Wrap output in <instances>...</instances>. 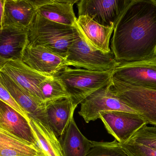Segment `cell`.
<instances>
[{
	"instance_id": "ac0fdd59",
	"label": "cell",
	"mask_w": 156,
	"mask_h": 156,
	"mask_svg": "<svg viewBox=\"0 0 156 156\" xmlns=\"http://www.w3.org/2000/svg\"><path fill=\"white\" fill-rule=\"evenodd\" d=\"M37 13L31 0H5L4 26H15L27 28L33 23Z\"/></svg>"
},
{
	"instance_id": "7a4b0ae2",
	"label": "cell",
	"mask_w": 156,
	"mask_h": 156,
	"mask_svg": "<svg viewBox=\"0 0 156 156\" xmlns=\"http://www.w3.org/2000/svg\"><path fill=\"white\" fill-rule=\"evenodd\" d=\"M79 35L75 27L52 22L37 13L27 28V45L43 47L66 59L69 48Z\"/></svg>"
},
{
	"instance_id": "7c38bea8",
	"label": "cell",
	"mask_w": 156,
	"mask_h": 156,
	"mask_svg": "<svg viewBox=\"0 0 156 156\" xmlns=\"http://www.w3.org/2000/svg\"><path fill=\"white\" fill-rule=\"evenodd\" d=\"M0 80L19 106L35 120L49 128L46 115V104L22 89L11 78L0 71Z\"/></svg>"
},
{
	"instance_id": "8fae6325",
	"label": "cell",
	"mask_w": 156,
	"mask_h": 156,
	"mask_svg": "<svg viewBox=\"0 0 156 156\" xmlns=\"http://www.w3.org/2000/svg\"><path fill=\"white\" fill-rule=\"evenodd\" d=\"M0 71L7 75L22 89L44 102L39 87L43 82L52 76H47L34 70L21 60H8Z\"/></svg>"
},
{
	"instance_id": "4fadbf2b",
	"label": "cell",
	"mask_w": 156,
	"mask_h": 156,
	"mask_svg": "<svg viewBox=\"0 0 156 156\" xmlns=\"http://www.w3.org/2000/svg\"><path fill=\"white\" fill-rule=\"evenodd\" d=\"M74 27L92 50L104 53L112 51L110 41L114 27L103 26L87 16H79Z\"/></svg>"
},
{
	"instance_id": "484cf974",
	"label": "cell",
	"mask_w": 156,
	"mask_h": 156,
	"mask_svg": "<svg viewBox=\"0 0 156 156\" xmlns=\"http://www.w3.org/2000/svg\"><path fill=\"white\" fill-rule=\"evenodd\" d=\"M0 100L11 106L23 116L29 120L28 114L15 101L0 80Z\"/></svg>"
},
{
	"instance_id": "5b68a950",
	"label": "cell",
	"mask_w": 156,
	"mask_h": 156,
	"mask_svg": "<svg viewBox=\"0 0 156 156\" xmlns=\"http://www.w3.org/2000/svg\"><path fill=\"white\" fill-rule=\"evenodd\" d=\"M66 60L69 66L94 71H114L120 64L112 51L92 50L80 35L69 48Z\"/></svg>"
},
{
	"instance_id": "ffe728a7",
	"label": "cell",
	"mask_w": 156,
	"mask_h": 156,
	"mask_svg": "<svg viewBox=\"0 0 156 156\" xmlns=\"http://www.w3.org/2000/svg\"><path fill=\"white\" fill-rule=\"evenodd\" d=\"M92 145L79 130L74 116L64 135L62 147L63 156H87Z\"/></svg>"
},
{
	"instance_id": "cb8c5ba5",
	"label": "cell",
	"mask_w": 156,
	"mask_h": 156,
	"mask_svg": "<svg viewBox=\"0 0 156 156\" xmlns=\"http://www.w3.org/2000/svg\"><path fill=\"white\" fill-rule=\"evenodd\" d=\"M128 141L156 149V126L145 125L133 135Z\"/></svg>"
},
{
	"instance_id": "603a6c76",
	"label": "cell",
	"mask_w": 156,
	"mask_h": 156,
	"mask_svg": "<svg viewBox=\"0 0 156 156\" xmlns=\"http://www.w3.org/2000/svg\"><path fill=\"white\" fill-rule=\"evenodd\" d=\"M92 143L87 156H128L116 140L111 142L92 141Z\"/></svg>"
},
{
	"instance_id": "9a60e30c",
	"label": "cell",
	"mask_w": 156,
	"mask_h": 156,
	"mask_svg": "<svg viewBox=\"0 0 156 156\" xmlns=\"http://www.w3.org/2000/svg\"><path fill=\"white\" fill-rule=\"evenodd\" d=\"M79 0H35L32 1L37 13L44 18L65 25L75 26L77 18L74 5Z\"/></svg>"
},
{
	"instance_id": "52a82bcc",
	"label": "cell",
	"mask_w": 156,
	"mask_h": 156,
	"mask_svg": "<svg viewBox=\"0 0 156 156\" xmlns=\"http://www.w3.org/2000/svg\"><path fill=\"white\" fill-rule=\"evenodd\" d=\"M130 0H80L79 16H87L99 24L114 27Z\"/></svg>"
},
{
	"instance_id": "7402d4cb",
	"label": "cell",
	"mask_w": 156,
	"mask_h": 156,
	"mask_svg": "<svg viewBox=\"0 0 156 156\" xmlns=\"http://www.w3.org/2000/svg\"><path fill=\"white\" fill-rule=\"evenodd\" d=\"M43 101L46 104L65 98H71L62 82L56 76L47 79L40 84Z\"/></svg>"
},
{
	"instance_id": "e0dca14e",
	"label": "cell",
	"mask_w": 156,
	"mask_h": 156,
	"mask_svg": "<svg viewBox=\"0 0 156 156\" xmlns=\"http://www.w3.org/2000/svg\"><path fill=\"white\" fill-rule=\"evenodd\" d=\"M27 45V28L4 26L0 29V57L8 60H21Z\"/></svg>"
},
{
	"instance_id": "8992f818",
	"label": "cell",
	"mask_w": 156,
	"mask_h": 156,
	"mask_svg": "<svg viewBox=\"0 0 156 156\" xmlns=\"http://www.w3.org/2000/svg\"><path fill=\"white\" fill-rule=\"evenodd\" d=\"M113 78L132 86L156 91V58L120 62Z\"/></svg>"
},
{
	"instance_id": "44dd1931",
	"label": "cell",
	"mask_w": 156,
	"mask_h": 156,
	"mask_svg": "<svg viewBox=\"0 0 156 156\" xmlns=\"http://www.w3.org/2000/svg\"><path fill=\"white\" fill-rule=\"evenodd\" d=\"M28 117L29 123L40 148L46 155L63 156L60 142L52 130L31 116Z\"/></svg>"
},
{
	"instance_id": "d6986e66",
	"label": "cell",
	"mask_w": 156,
	"mask_h": 156,
	"mask_svg": "<svg viewBox=\"0 0 156 156\" xmlns=\"http://www.w3.org/2000/svg\"><path fill=\"white\" fill-rule=\"evenodd\" d=\"M0 156H46L37 147L0 127Z\"/></svg>"
},
{
	"instance_id": "83f0119b",
	"label": "cell",
	"mask_w": 156,
	"mask_h": 156,
	"mask_svg": "<svg viewBox=\"0 0 156 156\" xmlns=\"http://www.w3.org/2000/svg\"><path fill=\"white\" fill-rule=\"evenodd\" d=\"M9 60L0 57V71L4 67Z\"/></svg>"
},
{
	"instance_id": "9c48e42d",
	"label": "cell",
	"mask_w": 156,
	"mask_h": 156,
	"mask_svg": "<svg viewBox=\"0 0 156 156\" xmlns=\"http://www.w3.org/2000/svg\"><path fill=\"white\" fill-rule=\"evenodd\" d=\"M108 133L115 140L123 143L128 141L137 130L147 125L145 120L138 114L123 111H108L100 114Z\"/></svg>"
},
{
	"instance_id": "5bb4252c",
	"label": "cell",
	"mask_w": 156,
	"mask_h": 156,
	"mask_svg": "<svg viewBox=\"0 0 156 156\" xmlns=\"http://www.w3.org/2000/svg\"><path fill=\"white\" fill-rule=\"evenodd\" d=\"M0 127L13 135L41 149L29 120L1 100Z\"/></svg>"
},
{
	"instance_id": "277c9868",
	"label": "cell",
	"mask_w": 156,
	"mask_h": 156,
	"mask_svg": "<svg viewBox=\"0 0 156 156\" xmlns=\"http://www.w3.org/2000/svg\"><path fill=\"white\" fill-rule=\"evenodd\" d=\"M111 93L142 116L147 124L156 126V91L132 86L112 78Z\"/></svg>"
},
{
	"instance_id": "d4e9b609",
	"label": "cell",
	"mask_w": 156,
	"mask_h": 156,
	"mask_svg": "<svg viewBox=\"0 0 156 156\" xmlns=\"http://www.w3.org/2000/svg\"><path fill=\"white\" fill-rule=\"evenodd\" d=\"M120 145L128 156H156V148L135 142L127 141Z\"/></svg>"
},
{
	"instance_id": "6da1fadb",
	"label": "cell",
	"mask_w": 156,
	"mask_h": 156,
	"mask_svg": "<svg viewBox=\"0 0 156 156\" xmlns=\"http://www.w3.org/2000/svg\"><path fill=\"white\" fill-rule=\"evenodd\" d=\"M111 50L119 62L156 58V0H130L114 28Z\"/></svg>"
},
{
	"instance_id": "2e32d148",
	"label": "cell",
	"mask_w": 156,
	"mask_h": 156,
	"mask_svg": "<svg viewBox=\"0 0 156 156\" xmlns=\"http://www.w3.org/2000/svg\"><path fill=\"white\" fill-rule=\"evenodd\" d=\"M78 104L71 98L46 103V115L48 126L57 137L65 135Z\"/></svg>"
},
{
	"instance_id": "3957f363",
	"label": "cell",
	"mask_w": 156,
	"mask_h": 156,
	"mask_svg": "<svg viewBox=\"0 0 156 156\" xmlns=\"http://www.w3.org/2000/svg\"><path fill=\"white\" fill-rule=\"evenodd\" d=\"M114 71H94L68 67L56 76L78 105L94 93L109 85L112 82Z\"/></svg>"
},
{
	"instance_id": "30bf717a",
	"label": "cell",
	"mask_w": 156,
	"mask_h": 156,
	"mask_svg": "<svg viewBox=\"0 0 156 156\" xmlns=\"http://www.w3.org/2000/svg\"><path fill=\"white\" fill-rule=\"evenodd\" d=\"M21 60L34 70L52 77L69 66L65 59L40 46L27 45Z\"/></svg>"
},
{
	"instance_id": "4316f807",
	"label": "cell",
	"mask_w": 156,
	"mask_h": 156,
	"mask_svg": "<svg viewBox=\"0 0 156 156\" xmlns=\"http://www.w3.org/2000/svg\"><path fill=\"white\" fill-rule=\"evenodd\" d=\"M5 1V0H0V29L3 27Z\"/></svg>"
},
{
	"instance_id": "ba28073f",
	"label": "cell",
	"mask_w": 156,
	"mask_h": 156,
	"mask_svg": "<svg viewBox=\"0 0 156 156\" xmlns=\"http://www.w3.org/2000/svg\"><path fill=\"white\" fill-rule=\"evenodd\" d=\"M109 85L94 93L81 103L79 114L87 123L99 119L101 114L106 112L138 114L115 97L111 93Z\"/></svg>"
}]
</instances>
